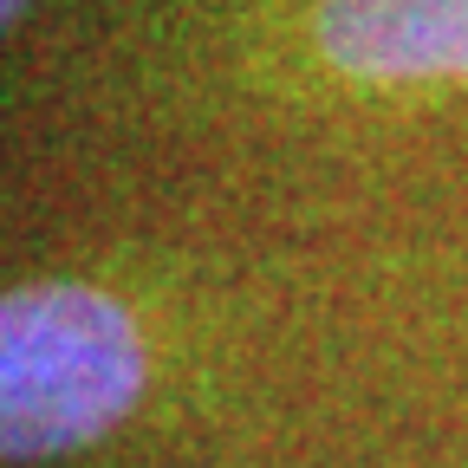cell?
Masks as SVG:
<instances>
[{
    "label": "cell",
    "mask_w": 468,
    "mask_h": 468,
    "mask_svg": "<svg viewBox=\"0 0 468 468\" xmlns=\"http://www.w3.org/2000/svg\"><path fill=\"white\" fill-rule=\"evenodd\" d=\"M144 390L131 313L91 286H20L0 306V449L46 462L104 436Z\"/></svg>",
    "instance_id": "6da1fadb"
},
{
    "label": "cell",
    "mask_w": 468,
    "mask_h": 468,
    "mask_svg": "<svg viewBox=\"0 0 468 468\" xmlns=\"http://www.w3.org/2000/svg\"><path fill=\"white\" fill-rule=\"evenodd\" d=\"M319 46L365 79H468V0H325Z\"/></svg>",
    "instance_id": "7a4b0ae2"
},
{
    "label": "cell",
    "mask_w": 468,
    "mask_h": 468,
    "mask_svg": "<svg viewBox=\"0 0 468 468\" xmlns=\"http://www.w3.org/2000/svg\"><path fill=\"white\" fill-rule=\"evenodd\" d=\"M20 7H27V0H7V14H20Z\"/></svg>",
    "instance_id": "3957f363"
}]
</instances>
